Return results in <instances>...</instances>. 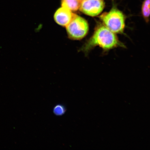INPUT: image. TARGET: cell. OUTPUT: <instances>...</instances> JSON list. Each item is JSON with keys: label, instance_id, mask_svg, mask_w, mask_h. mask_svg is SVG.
<instances>
[{"label": "cell", "instance_id": "cell-8", "mask_svg": "<svg viewBox=\"0 0 150 150\" xmlns=\"http://www.w3.org/2000/svg\"><path fill=\"white\" fill-rule=\"evenodd\" d=\"M54 112L57 115H62L64 114L65 112V108L63 106L56 105L54 109Z\"/></svg>", "mask_w": 150, "mask_h": 150}, {"label": "cell", "instance_id": "cell-9", "mask_svg": "<svg viewBox=\"0 0 150 150\" xmlns=\"http://www.w3.org/2000/svg\"><path fill=\"white\" fill-rule=\"evenodd\" d=\"M79 1H80L81 2V1H83V0H79Z\"/></svg>", "mask_w": 150, "mask_h": 150}, {"label": "cell", "instance_id": "cell-4", "mask_svg": "<svg viewBox=\"0 0 150 150\" xmlns=\"http://www.w3.org/2000/svg\"><path fill=\"white\" fill-rule=\"evenodd\" d=\"M104 7L103 0H83L81 2L79 9L84 14L95 16L102 12Z\"/></svg>", "mask_w": 150, "mask_h": 150}, {"label": "cell", "instance_id": "cell-7", "mask_svg": "<svg viewBox=\"0 0 150 150\" xmlns=\"http://www.w3.org/2000/svg\"><path fill=\"white\" fill-rule=\"evenodd\" d=\"M142 13L145 20H149L150 16V0H145L142 3Z\"/></svg>", "mask_w": 150, "mask_h": 150}, {"label": "cell", "instance_id": "cell-3", "mask_svg": "<svg viewBox=\"0 0 150 150\" xmlns=\"http://www.w3.org/2000/svg\"><path fill=\"white\" fill-rule=\"evenodd\" d=\"M66 27L69 38L74 40L83 38L89 30L88 24L85 19L75 14Z\"/></svg>", "mask_w": 150, "mask_h": 150}, {"label": "cell", "instance_id": "cell-2", "mask_svg": "<svg viewBox=\"0 0 150 150\" xmlns=\"http://www.w3.org/2000/svg\"><path fill=\"white\" fill-rule=\"evenodd\" d=\"M105 27L114 33H123L125 27V16L122 12L115 7L109 12L100 16Z\"/></svg>", "mask_w": 150, "mask_h": 150}, {"label": "cell", "instance_id": "cell-6", "mask_svg": "<svg viewBox=\"0 0 150 150\" xmlns=\"http://www.w3.org/2000/svg\"><path fill=\"white\" fill-rule=\"evenodd\" d=\"M81 2L79 0H61L62 7H65L72 11H76L79 9Z\"/></svg>", "mask_w": 150, "mask_h": 150}, {"label": "cell", "instance_id": "cell-5", "mask_svg": "<svg viewBox=\"0 0 150 150\" xmlns=\"http://www.w3.org/2000/svg\"><path fill=\"white\" fill-rule=\"evenodd\" d=\"M74 15L69 9L62 6L56 11L54 19L59 25L66 27L72 20Z\"/></svg>", "mask_w": 150, "mask_h": 150}, {"label": "cell", "instance_id": "cell-1", "mask_svg": "<svg viewBox=\"0 0 150 150\" xmlns=\"http://www.w3.org/2000/svg\"><path fill=\"white\" fill-rule=\"evenodd\" d=\"M96 46L107 50L122 46V44L115 33L104 25H100L96 29L92 36L82 48V50L87 52Z\"/></svg>", "mask_w": 150, "mask_h": 150}]
</instances>
